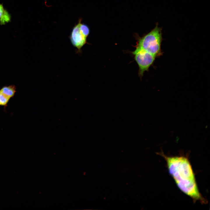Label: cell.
I'll use <instances>...</instances> for the list:
<instances>
[{
  "instance_id": "cell-1",
  "label": "cell",
  "mask_w": 210,
  "mask_h": 210,
  "mask_svg": "<svg viewBox=\"0 0 210 210\" xmlns=\"http://www.w3.org/2000/svg\"><path fill=\"white\" fill-rule=\"evenodd\" d=\"M160 154L165 159L169 173L179 189L194 201L206 203V201L199 190L188 159L184 156L169 157L163 153Z\"/></svg>"
},
{
  "instance_id": "cell-2",
  "label": "cell",
  "mask_w": 210,
  "mask_h": 210,
  "mask_svg": "<svg viewBox=\"0 0 210 210\" xmlns=\"http://www.w3.org/2000/svg\"><path fill=\"white\" fill-rule=\"evenodd\" d=\"M162 39V29L158 27L157 23L154 28L138 40L136 47L157 57L162 54L161 45Z\"/></svg>"
},
{
  "instance_id": "cell-3",
  "label": "cell",
  "mask_w": 210,
  "mask_h": 210,
  "mask_svg": "<svg viewBox=\"0 0 210 210\" xmlns=\"http://www.w3.org/2000/svg\"><path fill=\"white\" fill-rule=\"evenodd\" d=\"M132 53L137 64L139 68L138 74L140 78L143 76L144 73L148 71L153 63L156 57L152 54L138 47Z\"/></svg>"
},
{
  "instance_id": "cell-4",
  "label": "cell",
  "mask_w": 210,
  "mask_h": 210,
  "mask_svg": "<svg viewBox=\"0 0 210 210\" xmlns=\"http://www.w3.org/2000/svg\"><path fill=\"white\" fill-rule=\"evenodd\" d=\"M81 20L80 19L77 24L73 28L70 36L71 44L79 52H81V48L86 43L87 37L80 28L79 25Z\"/></svg>"
},
{
  "instance_id": "cell-5",
  "label": "cell",
  "mask_w": 210,
  "mask_h": 210,
  "mask_svg": "<svg viewBox=\"0 0 210 210\" xmlns=\"http://www.w3.org/2000/svg\"><path fill=\"white\" fill-rule=\"evenodd\" d=\"M0 91L9 98L13 96L15 92V89L14 86H10L3 87Z\"/></svg>"
},
{
  "instance_id": "cell-6",
  "label": "cell",
  "mask_w": 210,
  "mask_h": 210,
  "mask_svg": "<svg viewBox=\"0 0 210 210\" xmlns=\"http://www.w3.org/2000/svg\"><path fill=\"white\" fill-rule=\"evenodd\" d=\"M11 20V16L9 13L5 10L4 13L0 18V24L2 25L5 24L9 22Z\"/></svg>"
},
{
  "instance_id": "cell-7",
  "label": "cell",
  "mask_w": 210,
  "mask_h": 210,
  "mask_svg": "<svg viewBox=\"0 0 210 210\" xmlns=\"http://www.w3.org/2000/svg\"><path fill=\"white\" fill-rule=\"evenodd\" d=\"M10 98L0 91V105L5 106L8 102Z\"/></svg>"
},
{
  "instance_id": "cell-8",
  "label": "cell",
  "mask_w": 210,
  "mask_h": 210,
  "mask_svg": "<svg viewBox=\"0 0 210 210\" xmlns=\"http://www.w3.org/2000/svg\"><path fill=\"white\" fill-rule=\"evenodd\" d=\"M5 10L2 4H0V18L4 13Z\"/></svg>"
}]
</instances>
